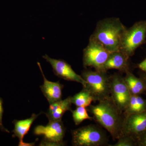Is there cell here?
<instances>
[{
	"label": "cell",
	"mask_w": 146,
	"mask_h": 146,
	"mask_svg": "<svg viewBox=\"0 0 146 146\" xmlns=\"http://www.w3.org/2000/svg\"><path fill=\"white\" fill-rule=\"evenodd\" d=\"M118 142L113 146H133L136 145V140L131 136L123 135L118 139Z\"/></svg>",
	"instance_id": "19"
},
{
	"label": "cell",
	"mask_w": 146,
	"mask_h": 146,
	"mask_svg": "<svg viewBox=\"0 0 146 146\" xmlns=\"http://www.w3.org/2000/svg\"><path fill=\"white\" fill-rule=\"evenodd\" d=\"M111 98L120 111H125L130 99V92L124 78L119 76L110 78Z\"/></svg>",
	"instance_id": "8"
},
{
	"label": "cell",
	"mask_w": 146,
	"mask_h": 146,
	"mask_svg": "<svg viewBox=\"0 0 146 146\" xmlns=\"http://www.w3.org/2000/svg\"><path fill=\"white\" fill-rule=\"evenodd\" d=\"M4 109L3 107V100L0 98V129L3 131L9 133V131L4 127L3 123V114Z\"/></svg>",
	"instance_id": "20"
},
{
	"label": "cell",
	"mask_w": 146,
	"mask_h": 146,
	"mask_svg": "<svg viewBox=\"0 0 146 146\" xmlns=\"http://www.w3.org/2000/svg\"><path fill=\"white\" fill-rule=\"evenodd\" d=\"M42 113L36 115L33 114L31 117L26 119L22 120H14L13 123L14 125L12 137H17L19 139V146H34L35 143H27L23 142V138L28 133L32 125L34 122L37 117Z\"/></svg>",
	"instance_id": "12"
},
{
	"label": "cell",
	"mask_w": 146,
	"mask_h": 146,
	"mask_svg": "<svg viewBox=\"0 0 146 146\" xmlns=\"http://www.w3.org/2000/svg\"><path fill=\"white\" fill-rule=\"evenodd\" d=\"M141 79L143 80V81L144 83L145 84V86L146 91V74H144L143 75V76L141 78Z\"/></svg>",
	"instance_id": "23"
},
{
	"label": "cell",
	"mask_w": 146,
	"mask_h": 146,
	"mask_svg": "<svg viewBox=\"0 0 146 146\" xmlns=\"http://www.w3.org/2000/svg\"><path fill=\"white\" fill-rule=\"evenodd\" d=\"M146 130V111L125 116L123 120V135L136 138Z\"/></svg>",
	"instance_id": "10"
},
{
	"label": "cell",
	"mask_w": 146,
	"mask_h": 146,
	"mask_svg": "<svg viewBox=\"0 0 146 146\" xmlns=\"http://www.w3.org/2000/svg\"><path fill=\"white\" fill-rule=\"evenodd\" d=\"M51 65L54 74L60 78L68 81L76 82L86 87V82L81 76L74 71L70 64L65 60L51 58L47 54L43 56Z\"/></svg>",
	"instance_id": "9"
},
{
	"label": "cell",
	"mask_w": 146,
	"mask_h": 146,
	"mask_svg": "<svg viewBox=\"0 0 146 146\" xmlns=\"http://www.w3.org/2000/svg\"><path fill=\"white\" fill-rule=\"evenodd\" d=\"M146 111V100L139 95H131L125 110V116Z\"/></svg>",
	"instance_id": "16"
},
{
	"label": "cell",
	"mask_w": 146,
	"mask_h": 146,
	"mask_svg": "<svg viewBox=\"0 0 146 146\" xmlns=\"http://www.w3.org/2000/svg\"><path fill=\"white\" fill-rule=\"evenodd\" d=\"M126 29L119 18H106L98 23L89 39L98 42L110 52L118 51Z\"/></svg>",
	"instance_id": "2"
},
{
	"label": "cell",
	"mask_w": 146,
	"mask_h": 146,
	"mask_svg": "<svg viewBox=\"0 0 146 146\" xmlns=\"http://www.w3.org/2000/svg\"><path fill=\"white\" fill-rule=\"evenodd\" d=\"M138 67L141 70L146 73V58L138 64Z\"/></svg>",
	"instance_id": "22"
},
{
	"label": "cell",
	"mask_w": 146,
	"mask_h": 146,
	"mask_svg": "<svg viewBox=\"0 0 146 146\" xmlns=\"http://www.w3.org/2000/svg\"><path fill=\"white\" fill-rule=\"evenodd\" d=\"M146 38V20L136 22L126 29L122 38L120 50L130 57L145 43Z\"/></svg>",
	"instance_id": "4"
},
{
	"label": "cell",
	"mask_w": 146,
	"mask_h": 146,
	"mask_svg": "<svg viewBox=\"0 0 146 146\" xmlns=\"http://www.w3.org/2000/svg\"><path fill=\"white\" fill-rule=\"evenodd\" d=\"M110 53L98 42L89 39V44L83 50L84 66L106 72L104 65Z\"/></svg>",
	"instance_id": "6"
},
{
	"label": "cell",
	"mask_w": 146,
	"mask_h": 146,
	"mask_svg": "<svg viewBox=\"0 0 146 146\" xmlns=\"http://www.w3.org/2000/svg\"><path fill=\"white\" fill-rule=\"evenodd\" d=\"M125 82L131 95H140L146 91L145 86L141 78H138L129 71L126 72Z\"/></svg>",
	"instance_id": "15"
},
{
	"label": "cell",
	"mask_w": 146,
	"mask_h": 146,
	"mask_svg": "<svg viewBox=\"0 0 146 146\" xmlns=\"http://www.w3.org/2000/svg\"><path fill=\"white\" fill-rule=\"evenodd\" d=\"M72 143L75 146H98L104 145V134L95 126L82 127L72 131Z\"/></svg>",
	"instance_id": "7"
},
{
	"label": "cell",
	"mask_w": 146,
	"mask_h": 146,
	"mask_svg": "<svg viewBox=\"0 0 146 146\" xmlns=\"http://www.w3.org/2000/svg\"><path fill=\"white\" fill-rule=\"evenodd\" d=\"M89 110L98 122L105 128L114 139H118L122 134L123 120L119 109L111 97L100 100L96 105H90Z\"/></svg>",
	"instance_id": "1"
},
{
	"label": "cell",
	"mask_w": 146,
	"mask_h": 146,
	"mask_svg": "<svg viewBox=\"0 0 146 146\" xmlns=\"http://www.w3.org/2000/svg\"><path fill=\"white\" fill-rule=\"evenodd\" d=\"M65 132L62 121H49L46 126H36L33 131L35 135L43 136L39 146L64 145L63 139Z\"/></svg>",
	"instance_id": "5"
},
{
	"label": "cell",
	"mask_w": 146,
	"mask_h": 146,
	"mask_svg": "<svg viewBox=\"0 0 146 146\" xmlns=\"http://www.w3.org/2000/svg\"><path fill=\"white\" fill-rule=\"evenodd\" d=\"M86 108L78 106L75 110H72L73 120L76 125H79L84 120L93 119L88 114Z\"/></svg>",
	"instance_id": "18"
},
{
	"label": "cell",
	"mask_w": 146,
	"mask_h": 146,
	"mask_svg": "<svg viewBox=\"0 0 146 146\" xmlns=\"http://www.w3.org/2000/svg\"><path fill=\"white\" fill-rule=\"evenodd\" d=\"M37 64L44 79V84L40 88L49 104H51L62 100L63 84L59 81L53 82L48 80L43 73L40 63L37 62Z\"/></svg>",
	"instance_id": "11"
},
{
	"label": "cell",
	"mask_w": 146,
	"mask_h": 146,
	"mask_svg": "<svg viewBox=\"0 0 146 146\" xmlns=\"http://www.w3.org/2000/svg\"><path fill=\"white\" fill-rule=\"evenodd\" d=\"M81 76L86 82L83 87L90 92L94 101L107 99L111 98L110 78L104 71L85 70Z\"/></svg>",
	"instance_id": "3"
},
{
	"label": "cell",
	"mask_w": 146,
	"mask_h": 146,
	"mask_svg": "<svg viewBox=\"0 0 146 146\" xmlns=\"http://www.w3.org/2000/svg\"><path fill=\"white\" fill-rule=\"evenodd\" d=\"M136 141L139 145L146 146V130L136 138Z\"/></svg>",
	"instance_id": "21"
},
{
	"label": "cell",
	"mask_w": 146,
	"mask_h": 146,
	"mask_svg": "<svg viewBox=\"0 0 146 146\" xmlns=\"http://www.w3.org/2000/svg\"><path fill=\"white\" fill-rule=\"evenodd\" d=\"M72 104L71 96L50 104L48 111L45 113L48 121H62V117L65 112L71 110Z\"/></svg>",
	"instance_id": "13"
},
{
	"label": "cell",
	"mask_w": 146,
	"mask_h": 146,
	"mask_svg": "<svg viewBox=\"0 0 146 146\" xmlns=\"http://www.w3.org/2000/svg\"><path fill=\"white\" fill-rule=\"evenodd\" d=\"M129 57L121 50L111 52L104 66V70L112 69L126 72L129 71L128 59Z\"/></svg>",
	"instance_id": "14"
},
{
	"label": "cell",
	"mask_w": 146,
	"mask_h": 146,
	"mask_svg": "<svg viewBox=\"0 0 146 146\" xmlns=\"http://www.w3.org/2000/svg\"><path fill=\"white\" fill-rule=\"evenodd\" d=\"M94 101V97L90 92L84 88L79 93L72 97V104L75 105L77 107H88Z\"/></svg>",
	"instance_id": "17"
}]
</instances>
